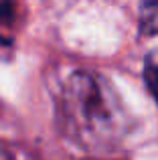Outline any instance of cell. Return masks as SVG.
Segmentation results:
<instances>
[{
	"instance_id": "obj_1",
	"label": "cell",
	"mask_w": 158,
	"mask_h": 160,
	"mask_svg": "<svg viewBox=\"0 0 158 160\" xmlns=\"http://www.w3.org/2000/svg\"><path fill=\"white\" fill-rule=\"evenodd\" d=\"M61 118L71 140L87 150L116 146L128 132V113L111 85L91 71H75L59 99Z\"/></svg>"
},
{
	"instance_id": "obj_2",
	"label": "cell",
	"mask_w": 158,
	"mask_h": 160,
	"mask_svg": "<svg viewBox=\"0 0 158 160\" xmlns=\"http://www.w3.org/2000/svg\"><path fill=\"white\" fill-rule=\"evenodd\" d=\"M140 31L148 37L158 32V0H142V4H140Z\"/></svg>"
},
{
	"instance_id": "obj_3",
	"label": "cell",
	"mask_w": 158,
	"mask_h": 160,
	"mask_svg": "<svg viewBox=\"0 0 158 160\" xmlns=\"http://www.w3.org/2000/svg\"><path fill=\"white\" fill-rule=\"evenodd\" d=\"M144 79H146L150 93L158 102V49L150 51L144 59Z\"/></svg>"
}]
</instances>
